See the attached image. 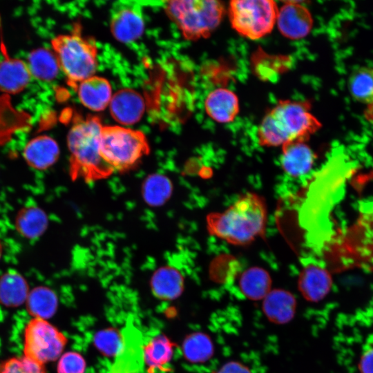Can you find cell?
Returning <instances> with one entry per match:
<instances>
[{
    "mask_svg": "<svg viewBox=\"0 0 373 373\" xmlns=\"http://www.w3.org/2000/svg\"><path fill=\"white\" fill-rule=\"evenodd\" d=\"M207 115L219 123L232 122L239 112V100L232 90L218 88L211 91L204 101Z\"/></svg>",
    "mask_w": 373,
    "mask_h": 373,
    "instance_id": "2e32d148",
    "label": "cell"
},
{
    "mask_svg": "<svg viewBox=\"0 0 373 373\" xmlns=\"http://www.w3.org/2000/svg\"><path fill=\"white\" fill-rule=\"evenodd\" d=\"M86 362L84 357L79 353L68 352L59 359L57 373H84Z\"/></svg>",
    "mask_w": 373,
    "mask_h": 373,
    "instance_id": "4dcf8cb0",
    "label": "cell"
},
{
    "mask_svg": "<svg viewBox=\"0 0 373 373\" xmlns=\"http://www.w3.org/2000/svg\"><path fill=\"white\" fill-rule=\"evenodd\" d=\"M332 284L329 272L323 267L310 263L304 267L298 278V289L305 298L318 301L329 291Z\"/></svg>",
    "mask_w": 373,
    "mask_h": 373,
    "instance_id": "4fadbf2b",
    "label": "cell"
},
{
    "mask_svg": "<svg viewBox=\"0 0 373 373\" xmlns=\"http://www.w3.org/2000/svg\"><path fill=\"white\" fill-rule=\"evenodd\" d=\"M165 10L183 37L193 41L209 37L218 27L225 6L215 0H177L166 2Z\"/></svg>",
    "mask_w": 373,
    "mask_h": 373,
    "instance_id": "5b68a950",
    "label": "cell"
},
{
    "mask_svg": "<svg viewBox=\"0 0 373 373\" xmlns=\"http://www.w3.org/2000/svg\"><path fill=\"white\" fill-rule=\"evenodd\" d=\"M348 90L358 102L373 104V68L360 66L354 69L348 78Z\"/></svg>",
    "mask_w": 373,
    "mask_h": 373,
    "instance_id": "484cf974",
    "label": "cell"
},
{
    "mask_svg": "<svg viewBox=\"0 0 373 373\" xmlns=\"http://www.w3.org/2000/svg\"><path fill=\"white\" fill-rule=\"evenodd\" d=\"M99 118L76 117L67 135L70 152L69 173L73 180L93 182L110 176L113 172L103 161L99 151Z\"/></svg>",
    "mask_w": 373,
    "mask_h": 373,
    "instance_id": "3957f363",
    "label": "cell"
},
{
    "mask_svg": "<svg viewBox=\"0 0 373 373\" xmlns=\"http://www.w3.org/2000/svg\"><path fill=\"white\" fill-rule=\"evenodd\" d=\"M263 309L271 321L284 323L293 317L296 300L291 293L283 289H274L264 298Z\"/></svg>",
    "mask_w": 373,
    "mask_h": 373,
    "instance_id": "7402d4cb",
    "label": "cell"
},
{
    "mask_svg": "<svg viewBox=\"0 0 373 373\" xmlns=\"http://www.w3.org/2000/svg\"><path fill=\"white\" fill-rule=\"evenodd\" d=\"M145 135L119 125L103 126L101 130V157L113 172H126L138 165L149 153Z\"/></svg>",
    "mask_w": 373,
    "mask_h": 373,
    "instance_id": "277c9868",
    "label": "cell"
},
{
    "mask_svg": "<svg viewBox=\"0 0 373 373\" xmlns=\"http://www.w3.org/2000/svg\"><path fill=\"white\" fill-rule=\"evenodd\" d=\"M108 106L112 117L123 125L138 122L145 111L143 97L131 88L120 89L113 94Z\"/></svg>",
    "mask_w": 373,
    "mask_h": 373,
    "instance_id": "8fae6325",
    "label": "cell"
},
{
    "mask_svg": "<svg viewBox=\"0 0 373 373\" xmlns=\"http://www.w3.org/2000/svg\"><path fill=\"white\" fill-rule=\"evenodd\" d=\"M183 353L187 360L192 362H204L213 354V345L204 334L198 332L189 335L184 341Z\"/></svg>",
    "mask_w": 373,
    "mask_h": 373,
    "instance_id": "83f0119b",
    "label": "cell"
},
{
    "mask_svg": "<svg viewBox=\"0 0 373 373\" xmlns=\"http://www.w3.org/2000/svg\"><path fill=\"white\" fill-rule=\"evenodd\" d=\"M30 292L25 278L15 270H9L0 276V304L17 307L26 303Z\"/></svg>",
    "mask_w": 373,
    "mask_h": 373,
    "instance_id": "d6986e66",
    "label": "cell"
},
{
    "mask_svg": "<svg viewBox=\"0 0 373 373\" xmlns=\"http://www.w3.org/2000/svg\"><path fill=\"white\" fill-rule=\"evenodd\" d=\"M174 344L164 335L150 340L143 348V358L149 373L167 372L173 353Z\"/></svg>",
    "mask_w": 373,
    "mask_h": 373,
    "instance_id": "ac0fdd59",
    "label": "cell"
},
{
    "mask_svg": "<svg viewBox=\"0 0 373 373\" xmlns=\"http://www.w3.org/2000/svg\"><path fill=\"white\" fill-rule=\"evenodd\" d=\"M59 69L74 90L77 85L94 75L97 67V48L95 43L77 30L70 34L59 35L51 41Z\"/></svg>",
    "mask_w": 373,
    "mask_h": 373,
    "instance_id": "8992f818",
    "label": "cell"
},
{
    "mask_svg": "<svg viewBox=\"0 0 373 373\" xmlns=\"http://www.w3.org/2000/svg\"><path fill=\"white\" fill-rule=\"evenodd\" d=\"M48 223L45 211L35 205L22 208L15 220L17 231L23 238L32 240L40 237L44 233Z\"/></svg>",
    "mask_w": 373,
    "mask_h": 373,
    "instance_id": "44dd1931",
    "label": "cell"
},
{
    "mask_svg": "<svg viewBox=\"0 0 373 373\" xmlns=\"http://www.w3.org/2000/svg\"><path fill=\"white\" fill-rule=\"evenodd\" d=\"M271 283L268 272L258 267L245 270L239 280L240 291L246 297L252 300L264 298L270 291Z\"/></svg>",
    "mask_w": 373,
    "mask_h": 373,
    "instance_id": "cb8c5ba5",
    "label": "cell"
},
{
    "mask_svg": "<svg viewBox=\"0 0 373 373\" xmlns=\"http://www.w3.org/2000/svg\"><path fill=\"white\" fill-rule=\"evenodd\" d=\"M216 373H251L245 366L235 362L223 365Z\"/></svg>",
    "mask_w": 373,
    "mask_h": 373,
    "instance_id": "d6a6232c",
    "label": "cell"
},
{
    "mask_svg": "<svg viewBox=\"0 0 373 373\" xmlns=\"http://www.w3.org/2000/svg\"><path fill=\"white\" fill-rule=\"evenodd\" d=\"M81 103L93 111H102L109 106L113 94L110 82L93 75L80 82L76 88Z\"/></svg>",
    "mask_w": 373,
    "mask_h": 373,
    "instance_id": "9a60e30c",
    "label": "cell"
},
{
    "mask_svg": "<svg viewBox=\"0 0 373 373\" xmlns=\"http://www.w3.org/2000/svg\"><path fill=\"white\" fill-rule=\"evenodd\" d=\"M267 216L264 198L256 193H247L224 211L208 215L207 229L211 235L228 243L245 246L264 236Z\"/></svg>",
    "mask_w": 373,
    "mask_h": 373,
    "instance_id": "6da1fadb",
    "label": "cell"
},
{
    "mask_svg": "<svg viewBox=\"0 0 373 373\" xmlns=\"http://www.w3.org/2000/svg\"><path fill=\"white\" fill-rule=\"evenodd\" d=\"M26 63L31 76L44 81L55 79L59 69L54 52L46 48L32 50L29 54Z\"/></svg>",
    "mask_w": 373,
    "mask_h": 373,
    "instance_id": "d4e9b609",
    "label": "cell"
},
{
    "mask_svg": "<svg viewBox=\"0 0 373 373\" xmlns=\"http://www.w3.org/2000/svg\"><path fill=\"white\" fill-rule=\"evenodd\" d=\"M60 154L57 142L47 135H40L29 141L23 151V157L30 167L44 171L57 161Z\"/></svg>",
    "mask_w": 373,
    "mask_h": 373,
    "instance_id": "5bb4252c",
    "label": "cell"
},
{
    "mask_svg": "<svg viewBox=\"0 0 373 373\" xmlns=\"http://www.w3.org/2000/svg\"><path fill=\"white\" fill-rule=\"evenodd\" d=\"M151 287L155 297L162 300H172L182 292L183 276L178 270L172 267H162L153 275Z\"/></svg>",
    "mask_w": 373,
    "mask_h": 373,
    "instance_id": "ffe728a7",
    "label": "cell"
},
{
    "mask_svg": "<svg viewBox=\"0 0 373 373\" xmlns=\"http://www.w3.org/2000/svg\"><path fill=\"white\" fill-rule=\"evenodd\" d=\"M110 28L113 36L122 43L139 39L144 30L142 7L134 1L116 3L111 11Z\"/></svg>",
    "mask_w": 373,
    "mask_h": 373,
    "instance_id": "9c48e42d",
    "label": "cell"
},
{
    "mask_svg": "<svg viewBox=\"0 0 373 373\" xmlns=\"http://www.w3.org/2000/svg\"><path fill=\"white\" fill-rule=\"evenodd\" d=\"M94 344L102 354L107 356H117L124 348L122 335L113 328L98 332L94 336Z\"/></svg>",
    "mask_w": 373,
    "mask_h": 373,
    "instance_id": "f1b7e54d",
    "label": "cell"
},
{
    "mask_svg": "<svg viewBox=\"0 0 373 373\" xmlns=\"http://www.w3.org/2000/svg\"><path fill=\"white\" fill-rule=\"evenodd\" d=\"M66 336L45 319L32 318L23 332V356L39 363L57 360L67 344Z\"/></svg>",
    "mask_w": 373,
    "mask_h": 373,
    "instance_id": "ba28073f",
    "label": "cell"
},
{
    "mask_svg": "<svg viewBox=\"0 0 373 373\" xmlns=\"http://www.w3.org/2000/svg\"><path fill=\"white\" fill-rule=\"evenodd\" d=\"M281 147V166L289 176L303 177L311 171L316 156L306 142L294 141Z\"/></svg>",
    "mask_w": 373,
    "mask_h": 373,
    "instance_id": "7c38bea8",
    "label": "cell"
},
{
    "mask_svg": "<svg viewBox=\"0 0 373 373\" xmlns=\"http://www.w3.org/2000/svg\"><path fill=\"white\" fill-rule=\"evenodd\" d=\"M2 254H3V247H2V244L0 240V259L1 258Z\"/></svg>",
    "mask_w": 373,
    "mask_h": 373,
    "instance_id": "836d02e7",
    "label": "cell"
},
{
    "mask_svg": "<svg viewBox=\"0 0 373 373\" xmlns=\"http://www.w3.org/2000/svg\"><path fill=\"white\" fill-rule=\"evenodd\" d=\"M361 373H373V347L367 350L359 363Z\"/></svg>",
    "mask_w": 373,
    "mask_h": 373,
    "instance_id": "1f68e13d",
    "label": "cell"
},
{
    "mask_svg": "<svg viewBox=\"0 0 373 373\" xmlns=\"http://www.w3.org/2000/svg\"><path fill=\"white\" fill-rule=\"evenodd\" d=\"M278 7L272 0H233L228 7L231 27L241 36L257 40L269 34Z\"/></svg>",
    "mask_w": 373,
    "mask_h": 373,
    "instance_id": "52a82bcc",
    "label": "cell"
},
{
    "mask_svg": "<svg viewBox=\"0 0 373 373\" xmlns=\"http://www.w3.org/2000/svg\"><path fill=\"white\" fill-rule=\"evenodd\" d=\"M144 199L151 206H160L166 202L172 192V184L168 178L160 174L149 176L142 188Z\"/></svg>",
    "mask_w": 373,
    "mask_h": 373,
    "instance_id": "4316f807",
    "label": "cell"
},
{
    "mask_svg": "<svg viewBox=\"0 0 373 373\" xmlns=\"http://www.w3.org/2000/svg\"><path fill=\"white\" fill-rule=\"evenodd\" d=\"M321 126L309 102L280 100L263 117L257 137L261 146H282L294 141L307 142Z\"/></svg>",
    "mask_w": 373,
    "mask_h": 373,
    "instance_id": "7a4b0ae2",
    "label": "cell"
},
{
    "mask_svg": "<svg viewBox=\"0 0 373 373\" xmlns=\"http://www.w3.org/2000/svg\"><path fill=\"white\" fill-rule=\"evenodd\" d=\"M0 373H47L45 365L24 356H13L0 363Z\"/></svg>",
    "mask_w": 373,
    "mask_h": 373,
    "instance_id": "f546056e",
    "label": "cell"
},
{
    "mask_svg": "<svg viewBox=\"0 0 373 373\" xmlns=\"http://www.w3.org/2000/svg\"><path fill=\"white\" fill-rule=\"evenodd\" d=\"M276 24L285 37L297 40L310 32L313 19L309 9L300 1H286L278 8Z\"/></svg>",
    "mask_w": 373,
    "mask_h": 373,
    "instance_id": "30bf717a",
    "label": "cell"
},
{
    "mask_svg": "<svg viewBox=\"0 0 373 373\" xmlns=\"http://www.w3.org/2000/svg\"><path fill=\"white\" fill-rule=\"evenodd\" d=\"M26 305L28 313L32 318L46 320L55 314L58 300L52 289L45 286H38L30 291Z\"/></svg>",
    "mask_w": 373,
    "mask_h": 373,
    "instance_id": "603a6c76",
    "label": "cell"
},
{
    "mask_svg": "<svg viewBox=\"0 0 373 373\" xmlns=\"http://www.w3.org/2000/svg\"><path fill=\"white\" fill-rule=\"evenodd\" d=\"M4 59L0 61V91L17 94L28 84L31 74L26 62L8 56L5 48Z\"/></svg>",
    "mask_w": 373,
    "mask_h": 373,
    "instance_id": "e0dca14e",
    "label": "cell"
}]
</instances>
